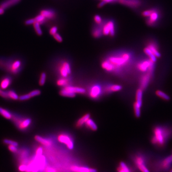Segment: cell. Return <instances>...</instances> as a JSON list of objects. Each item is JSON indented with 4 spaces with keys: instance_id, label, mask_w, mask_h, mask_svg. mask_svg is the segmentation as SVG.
I'll return each instance as SVG.
<instances>
[{
    "instance_id": "obj_1",
    "label": "cell",
    "mask_w": 172,
    "mask_h": 172,
    "mask_svg": "<svg viewBox=\"0 0 172 172\" xmlns=\"http://www.w3.org/2000/svg\"><path fill=\"white\" fill-rule=\"evenodd\" d=\"M133 56L132 53L128 51H123L118 55H114L108 58V61L110 62L116 68L124 66L132 60Z\"/></svg>"
},
{
    "instance_id": "obj_2",
    "label": "cell",
    "mask_w": 172,
    "mask_h": 172,
    "mask_svg": "<svg viewBox=\"0 0 172 172\" xmlns=\"http://www.w3.org/2000/svg\"><path fill=\"white\" fill-rule=\"evenodd\" d=\"M6 61L5 63V65L2 67L5 66V68L8 71L13 74H16L19 72L22 67V62L20 60H10L7 61L8 62Z\"/></svg>"
},
{
    "instance_id": "obj_3",
    "label": "cell",
    "mask_w": 172,
    "mask_h": 172,
    "mask_svg": "<svg viewBox=\"0 0 172 172\" xmlns=\"http://www.w3.org/2000/svg\"><path fill=\"white\" fill-rule=\"evenodd\" d=\"M155 136L152 139V142L153 143H158L163 145L165 143V135L163 129L161 127H156L154 131Z\"/></svg>"
},
{
    "instance_id": "obj_4",
    "label": "cell",
    "mask_w": 172,
    "mask_h": 172,
    "mask_svg": "<svg viewBox=\"0 0 172 172\" xmlns=\"http://www.w3.org/2000/svg\"><path fill=\"white\" fill-rule=\"evenodd\" d=\"M160 19L161 12L159 10L154 8L153 12H152L149 16L147 17L146 23L149 26H155Z\"/></svg>"
},
{
    "instance_id": "obj_5",
    "label": "cell",
    "mask_w": 172,
    "mask_h": 172,
    "mask_svg": "<svg viewBox=\"0 0 172 172\" xmlns=\"http://www.w3.org/2000/svg\"><path fill=\"white\" fill-rule=\"evenodd\" d=\"M12 118L15 125L21 130H26L30 126L32 122L30 118L22 119L18 117H12Z\"/></svg>"
},
{
    "instance_id": "obj_6",
    "label": "cell",
    "mask_w": 172,
    "mask_h": 172,
    "mask_svg": "<svg viewBox=\"0 0 172 172\" xmlns=\"http://www.w3.org/2000/svg\"><path fill=\"white\" fill-rule=\"evenodd\" d=\"M103 35H108L114 36L115 34V28L114 23L112 21H108L106 23L103 25L102 28Z\"/></svg>"
},
{
    "instance_id": "obj_7",
    "label": "cell",
    "mask_w": 172,
    "mask_h": 172,
    "mask_svg": "<svg viewBox=\"0 0 172 172\" xmlns=\"http://www.w3.org/2000/svg\"><path fill=\"white\" fill-rule=\"evenodd\" d=\"M58 140L60 143L66 145L68 148L70 150H72L74 148V142L71 138L68 135H58Z\"/></svg>"
},
{
    "instance_id": "obj_8",
    "label": "cell",
    "mask_w": 172,
    "mask_h": 172,
    "mask_svg": "<svg viewBox=\"0 0 172 172\" xmlns=\"http://www.w3.org/2000/svg\"><path fill=\"white\" fill-rule=\"evenodd\" d=\"M71 72V67L68 62H64L60 67V73L63 78H67Z\"/></svg>"
},
{
    "instance_id": "obj_9",
    "label": "cell",
    "mask_w": 172,
    "mask_h": 172,
    "mask_svg": "<svg viewBox=\"0 0 172 172\" xmlns=\"http://www.w3.org/2000/svg\"><path fill=\"white\" fill-rule=\"evenodd\" d=\"M119 2L122 5L133 8L139 7L142 5L141 0H119Z\"/></svg>"
},
{
    "instance_id": "obj_10",
    "label": "cell",
    "mask_w": 172,
    "mask_h": 172,
    "mask_svg": "<svg viewBox=\"0 0 172 172\" xmlns=\"http://www.w3.org/2000/svg\"><path fill=\"white\" fill-rule=\"evenodd\" d=\"M152 62L153 61H152L150 59L142 60V61L138 64V68L142 72L148 71V69Z\"/></svg>"
},
{
    "instance_id": "obj_11",
    "label": "cell",
    "mask_w": 172,
    "mask_h": 172,
    "mask_svg": "<svg viewBox=\"0 0 172 172\" xmlns=\"http://www.w3.org/2000/svg\"><path fill=\"white\" fill-rule=\"evenodd\" d=\"M152 52L154 54V55L157 57V58H160L161 56V53L159 51V48L156 42L154 41H150L148 43L147 46Z\"/></svg>"
},
{
    "instance_id": "obj_12",
    "label": "cell",
    "mask_w": 172,
    "mask_h": 172,
    "mask_svg": "<svg viewBox=\"0 0 172 172\" xmlns=\"http://www.w3.org/2000/svg\"><path fill=\"white\" fill-rule=\"evenodd\" d=\"M135 163L140 170L143 172H149L145 165V160L142 156H137L136 158Z\"/></svg>"
},
{
    "instance_id": "obj_13",
    "label": "cell",
    "mask_w": 172,
    "mask_h": 172,
    "mask_svg": "<svg viewBox=\"0 0 172 172\" xmlns=\"http://www.w3.org/2000/svg\"><path fill=\"white\" fill-rule=\"evenodd\" d=\"M101 93V87L99 85H94L91 87L89 94L91 98H96L100 96Z\"/></svg>"
},
{
    "instance_id": "obj_14",
    "label": "cell",
    "mask_w": 172,
    "mask_h": 172,
    "mask_svg": "<svg viewBox=\"0 0 172 172\" xmlns=\"http://www.w3.org/2000/svg\"><path fill=\"white\" fill-rule=\"evenodd\" d=\"M21 1V0H5L1 3L0 7L5 10L19 3Z\"/></svg>"
},
{
    "instance_id": "obj_15",
    "label": "cell",
    "mask_w": 172,
    "mask_h": 172,
    "mask_svg": "<svg viewBox=\"0 0 172 172\" xmlns=\"http://www.w3.org/2000/svg\"><path fill=\"white\" fill-rule=\"evenodd\" d=\"M151 76L152 75L150 73L147 72L142 77L141 81V88L142 90H145V88H146L149 84Z\"/></svg>"
},
{
    "instance_id": "obj_16",
    "label": "cell",
    "mask_w": 172,
    "mask_h": 172,
    "mask_svg": "<svg viewBox=\"0 0 172 172\" xmlns=\"http://www.w3.org/2000/svg\"><path fill=\"white\" fill-rule=\"evenodd\" d=\"M70 169L73 172H95L97 171L95 169L83 166H72L70 168Z\"/></svg>"
},
{
    "instance_id": "obj_17",
    "label": "cell",
    "mask_w": 172,
    "mask_h": 172,
    "mask_svg": "<svg viewBox=\"0 0 172 172\" xmlns=\"http://www.w3.org/2000/svg\"><path fill=\"white\" fill-rule=\"evenodd\" d=\"M65 88L74 94H84L86 92V90L81 87L67 86Z\"/></svg>"
},
{
    "instance_id": "obj_18",
    "label": "cell",
    "mask_w": 172,
    "mask_h": 172,
    "mask_svg": "<svg viewBox=\"0 0 172 172\" xmlns=\"http://www.w3.org/2000/svg\"><path fill=\"white\" fill-rule=\"evenodd\" d=\"M35 139L37 142L41 143V145H43L44 146L49 147L52 145V141L49 139H46V138H45L41 137L39 135H36L35 136Z\"/></svg>"
},
{
    "instance_id": "obj_19",
    "label": "cell",
    "mask_w": 172,
    "mask_h": 172,
    "mask_svg": "<svg viewBox=\"0 0 172 172\" xmlns=\"http://www.w3.org/2000/svg\"><path fill=\"white\" fill-rule=\"evenodd\" d=\"M101 67L104 70L108 72H111L116 70V68L110 62L107 60L103 61Z\"/></svg>"
},
{
    "instance_id": "obj_20",
    "label": "cell",
    "mask_w": 172,
    "mask_h": 172,
    "mask_svg": "<svg viewBox=\"0 0 172 172\" xmlns=\"http://www.w3.org/2000/svg\"><path fill=\"white\" fill-rule=\"evenodd\" d=\"M40 14L43 15L46 19H53L56 16L55 12L49 9L43 10L41 11Z\"/></svg>"
},
{
    "instance_id": "obj_21",
    "label": "cell",
    "mask_w": 172,
    "mask_h": 172,
    "mask_svg": "<svg viewBox=\"0 0 172 172\" xmlns=\"http://www.w3.org/2000/svg\"><path fill=\"white\" fill-rule=\"evenodd\" d=\"M90 118V114L88 113L86 114L83 115L82 117L80 118L77 122L76 123V126L77 127H81L86 122L88 119Z\"/></svg>"
},
{
    "instance_id": "obj_22",
    "label": "cell",
    "mask_w": 172,
    "mask_h": 172,
    "mask_svg": "<svg viewBox=\"0 0 172 172\" xmlns=\"http://www.w3.org/2000/svg\"><path fill=\"white\" fill-rule=\"evenodd\" d=\"M11 82L12 79L11 78L8 77H5L1 82V88L3 90L6 89L9 87Z\"/></svg>"
},
{
    "instance_id": "obj_23",
    "label": "cell",
    "mask_w": 172,
    "mask_h": 172,
    "mask_svg": "<svg viewBox=\"0 0 172 172\" xmlns=\"http://www.w3.org/2000/svg\"><path fill=\"white\" fill-rule=\"evenodd\" d=\"M144 52L146 54V55L149 57V59H150L152 61H153V62H156L157 57L154 55V54L152 52V51L148 47L145 48L144 49Z\"/></svg>"
},
{
    "instance_id": "obj_24",
    "label": "cell",
    "mask_w": 172,
    "mask_h": 172,
    "mask_svg": "<svg viewBox=\"0 0 172 172\" xmlns=\"http://www.w3.org/2000/svg\"><path fill=\"white\" fill-rule=\"evenodd\" d=\"M142 99H143V90L140 88L137 91L136 95V103L139 106L142 105Z\"/></svg>"
},
{
    "instance_id": "obj_25",
    "label": "cell",
    "mask_w": 172,
    "mask_h": 172,
    "mask_svg": "<svg viewBox=\"0 0 172 172\" xmlns=\"http://www.w3.org/2000/svg\"><path fill=\"white\" fill-rule=\"evenodd\" d=\"M85 124L87 126V127H88L89 129H90L91 130L95 131L98 129L97 124L95 123V122L93 120L90 119V118L88 120H87L85 123Z\"/></svg>"
},
{
    "instance_id": "obj_26",
    "label": "cell",
    "mask_w": 172,
    "mask_h": 172,
    "mask_svg": "<svg viewBox=\"0 0 172 172\" xmlns=\"http://www.w3.org/2000/svg\"><path fill=\"white\" fill-rule=\"evenodd\" d=\"M60 94L63 97H68V98H74L75 97L76 94L71 92L70 91L67 90L64 88L60 91Z\"/></svg>"
},
{
    "instance_id": "obj_27",
    "label": "cell",
    "mask_w": 172,
    "mask_h": 172,
    "mask_svg": "<svg viewBox=\"0 0 172 172\" xmlns=\"http://www.w3.org/2000/svg\"><path fill=\"white\" fill-rule=\"evenodd\" d=\"M172 163V155L166 157L163 160L162 163V166L163 168L167 169L170 166L171 164Z\"/></svg>"
},
{
    "instance_id": "obj_28",
    "label": "cell",
    "mask_w": 172,
    "mask_h": 172,
    "mask_svg": "<svg viewBox=\"0 0 172 172\" xmlns=\"http://www.w3.org/2000/svg\"><path fill=\"white\" fill-rule=\"evenodd\" d=\"M0 114H1L5 118L8 120L12 119L13 117L12 114H11L10 112L4 108H2V107H0Z\"/></svg>"
},
{
    "instance_id": "obj_29",
    "label": "cell",
    "mask_w": 172,
    "mask_h": 172,
    "mask_svg": "<svg viewBox=\"0 0 172 172\" xmlns=\"http://www.w3.org/2000/svg\"><path fill=\"white\" fill-rule=\"evenodd\" d=\"M118 171L120 172H130V169L126 163L122 162L120 163L119 167L118 168Z\"/></svg>"
},
{
    "instance_id": "obj_30",
    "label": "cell",
    "mask_w": 172,
    "mask_h": 172,
    "mask_svg": "<svg viewBox=\"0 0 172 172\" xmlns=\"http://www.w3.org/2000/svg\"><path fill=\"white\" fill-rule=\"evenodd\" d=\"M93 36L95 38H99L103 35L102 29L101 28L96 27L93 30L92 32Z\"/></svg>"
},
{
    "instance_id": "obj_31",
    "label": "cell",
    "mask_w": 172,
    "mask_h": 172,
    "mask_svg": "<svg viewBox=\"0 0 172 172\" xmlns=\"http://www.w3.org/2000/svg\"><path fill=\"white\" fill-rule=\"evenodd\" d=\"M122 89V87L121 86L119 85H114L108 87L107 88V91L108 92H116L120 91Z\"/></svg>"
},
{
    "instance_id": "obj_32",
    "label": "cell",
    "mask_w": 172,
    "mask_h": 172,
    "mask_svg": "<svg viewBox=\"0 0 172 172\" xmlns=\"http://www.w3.org/2000/svg\"><path fill=\"white\" fill-rule=\"evenodd\" d=\"M69 81L67 78H60L57 81V85L60 86V87H66L68 85Z\"/></svg>"
},
{
    "instance_id": "obj_33",
    "label": "cell",
    "mask_w": 172,
    "mask_h": 172,
    "mask_svg": "<svg viewBox=\"0 0 172 172\" xmlns=\"http://www.w3.org/2000/svg\"><path fill=\"white\" fill-rule=\"evenodd\" d=\"M40 25V24L37 22H35V23L33 24V26L35 31L38 35H42L43 34V32H42V29L41 28Z\"/></svg>"
},
{
    "instance_id": "obj_34",
    "label": "cell",
    "mask_w": 172,
    "mask_h": 172,
    "mask_svg": "<svg viewBox=\"0 0 172 172\" xmlns=\"http://www.w3.org/2000/svg\"><path fill=\"white\" fill-rule=\"evenodd\" d=\"M156 94L158 97H160L163 100H170V97L166 93L163 92V91L161 90H157L156 91Z\"/></svg>"
},
{
    "instance_id": "obj_35",
    "label": "cell",
    "mask_w": 172,
    "mask_h": 172,
    "mask_svg": "<svg viewBox=\"0 0 172 172\" xmlns=\"http://www.w3.org/2000/svg\"><path fill=\"white\" fill-rule=\"evenodd\" d=\"M34 18H35V22H37L40 25H42V23H43L46 19L43 15H41L40 13V15H38Z\"/></svg>"
},
{
    "instance_id": "obj_36",
    "label": "cell",
    "mask_w": 172,
    "mask_h": 172,
    "mask_svg": "<svg viewBox=\"0 0 172 172\" xmlns=\"http://www.w3.org/2000/svg\"><path fill=\"white\" fill-rule=\"evenodd\" d=\"M8 92L9 98H12L14 100H19V96L15 91H13V90H9L8 91Z\"/></svg>"
},
{
    "instance_id": "obj_37",
    "label": "cell",
    "mask_w": 172,
    "mask_h": 172,
    "mask_svg": "<svg viewBox=\"0 0 172 172\" xmlns=\"http://www.w3.org/2000/svg\"><path fill=\"white\" fill-rule=\"evenodd\" d=\"M134 110L136 117H139L141 116V107L135 102L134 104Z\"/></svg>"
},
{
    "instance_id": "obj_38",
    "label": "cell",
    "mask_w": 172,
    "mask_h": 172,
    "mask_svg": "<svg viewBox=\"0 0 172 172\" xmlns=\"http://www.w3.org/2000/svg\"><path fill=\"white\" fill-rule=\"evenodd\" d=\"M46 75L45 72L41 73L39 80V84L40 86H43L46 81Z\"/></svg>"
},
{
    "instance_id": "obj_39",
    "label": "cell",
    "mask_w": 172,
    "mask_h": 172,
    "mask_svg": "<svg viewBox=\"0 0 172 172\" xmlns=\"http://www.w3.org/2000/svg\"><path fill=\"white\" fill-rule=\"evenodd\" d=\"M3 143L8 145H13L15 146H17L18 145L17 142L9 139H5L3 140Z\"/></svg>"
},
{
    "instance_id": "obj_40",
    "label": "cell",
    "mask_w": 172,
    "mask_h": 172,
    "mask_svg": "<svg viewBox=\"0 0 172 172\" xmlns=\"http://www.w3.org/2000/svg\"><path fill=\"white\" fill-rule=\"evenodd\" d=\"M153 9H154V8H152V9H148V10L143 11L142 13L143 16H144L145 17H148L151 14L152 12H153Z\"/></svg>"
},
{
    "instance_id": "obj_41",
    "label": "cell",
    "mask_w": 172,
    "mask_h": 172,
    "mask_svg": "<svg viewBox=\"0 0 172 172\" xmlns=\"http://www.w3.org/2000/svg\"><path fill=\"white\" fill-rule=\"evenodd\" d=\"M29 95H30L31 98L33 97H35L37 96H39V95H40L41 91L39 90H33V91H31L29 93Z\"/></svg>"
},
{
    "instance_id": "obj_42",
    "label": "cell",
    "mask_w": 172,
    "mask_h": 172,
    "mask_svg": "<svg viewBox=\"0 0 172 172\" xmlns=\"http://www.w3.org/2000/svg\"><path fill=\"white\" fill-rule=\"evenodd\" d=\"M32 98L30 95H29V93L27 94H25L23 95H21L19 97V100L21 101L23 100H29L30 98Z\"/></svg>"
},
{
    "instance_id": "obj_43",
    "label": "cell",
    "mask_w": 172,
    "mask_h": 172,
    "mask_svg": "<svg viewBox=\"0 0 172 172\" xmlns=\"http://www.w3.org/2000/svg\"><path fill=\"white\" fill-rule=\"evenodd\" d=\"M54 39L58 42L61 43L63 41V38L62 36L58 33H56L53 35Z\"/></svg>"
},
{
    "instance_id": "obj_44",
    "label": "cell",
    "mask_w": 172,
    "mask_h": 172,
    "mask_svg": "<svg viewBox=\"0 0 172 172\" xmlns=\"http://www.w3.org/2000/svg\"><path fill=\"white\" fill-rule=\"evenodd\" d=\"M94 20L95 21V22L98 24H101L102 22V19L101 18V17L98 15H96L94 16Z\"/></svg>"
},
{
    "instance_id": "obj_45",
    "label": "cell",
    "mask_w": 172,
    "mask_h": 172,
    "mask_svg": "<svg viewBox=\"0 0 172 172\" xmlns=\"http://www.w3.org/2000/svg\"><path fill=\"white\" fill-rule=\"evenodd\" d=\"M43 152V149L41 147H39L37 148V149H36L35 151V156H40L42 155Z\"/></svg>"
},
{
    "instance_id": "obj_46",
    "label": "cell",
    "mask_w": 172,
    "mask_h": 172,
    "mask_svg": "<svg viewBox=\"0 0 172 172\" xmlns=\"http://www.w3.org/2000/svg\"><path fill=\"white\" fill-rule=\"evenodd\" d=\"M16 147L17 146H14L13 145H9L8 149H9V150L11 152L14 153H16L18 152L17 148Z\"/></svg>"
},
{
    "instance_id": "obj_47",
    "label": "cell",
    "mask_w": 172,
    "mask_h": 172,
    "mask_svg": "<svg viewBox=\"0 0 172 172\" xmlns=\"http://www.w3.org/2000/svg\"><path fill=\"white\" fill-rule=\"evenodd\" d=\"M58 28L56 27V26H53L52 27L49 31V33L51 35H52L53 36L54 35L57 33V31H58Z\"/></svg>"
},
{
    "instance_id": "obj_48",
    "label": "cell",
    "mask_w": 172,
    "mask_h": 172,
    "mask_svg": "<svg viewBox=\"0 0 172 172\" xmlns=\"http://www.w3.org/2000/svg\"><path fill=\"white\" fill-rule=\"evenodd\" d=\"M0 96H1L3 98H9L8 91H2L1 90H0Z\"/></svg>"
},
{
    "instance_id": "obj_49",
    "label": "cell",
    "mask_w": 172,
    "mask_h": 172,
    "mask_svg": "<svg viewBox=\"0 0 172 172\" xmlns=\"http://www.w3.org/2000/svg\"><path fill=\"white\" fill-rule=\"evenodd\" d=\"M18 169L20 171H26L27 169V165L25 164H21Z\"/></svg>"
},
{
    "instance_id": "obj_50",
    "label": "cell",
    "mask_w": 172,
    "mask_h": 172,
    "mask_svg": "<svg viewBox=\"0 0 172 172\" xmlns=\"http://www.w3.org/2000/svg\"><path fill=\"white\" fill-rule=\"evenodd\" d=\"M35 18H31V19H28L27 20L25 21V24L26 25H33V23H35Z\"/></svg>"
},
{
    "instance_id": "obj_51",
    "label": "cell",
    "mask_w": 172,
    "mask_h": 172,
    "mask_svg": "<svg viewBox=\"0 0 172 172\" xmlns=\"http://www.w3.org/2000/svg\"><path fill=\"white\" fill-rule=\"evenodd\" d=\"M46 172H55L56 171V170L55 169H54L52 167H46Z\"/></svg>"
},
{
    "instance_id": "obj_52",
    "label": "cell",
    "mask_w": 172,
    "mask_h": 172,
    "mask_svg": "<svg viewBox=\"0 0 172 172\" xmlns=\"http://www.w3.org/2000/svg\"><path fill=\"white\" fill-rule=\"evenodd\" d=\"M106 3H113V2H119V0H103Z\"/></svg>"
},
{
    "instance_id": "obj_53",
    "label": "cell",
    "mask_w": 172,
    "mask_h": 172,
    "mask_svg": "<svg viewBox=\"0 0 172 172\" xmlns=\"http://www.w3.org/2000/svg\"><path fill=\"white\" fill-rule=\"evenodd\" d=\"M106 4L105 2H104V1H101V2L98 4V7H102L103 6L105 5Z\"/></svg>"
},
{
    "instance_id": "obj_54",
    "label": "cell",
    "mask_w": 172,
    "mask_h": 172,
    "mask_svg": "<svg viewBox=\"0 0 172 172\" xmlns=\"http://www.w3.org/2000/svg\"><path fill=\"white\" fill-rule=\"evenodd\" d=\"M5 9H3V8L0 7V15H3L5 13Z\"/></svg>"
},
{
    "instance_id": "obj_55",
    "label": "cell",
    "mask_w": 172,
    "mask_h": 172,
    "mask_svg": "<svg viewBox=\"0 0 172 172\" xmlns=\"http://www.w3.org/2000/svg\"><path fill=\"white\" fill-rule=\"evenodd\" d=\"M171 172H172V170H171Z\"/></svg>"
},
{
    "instance_id": "obj_56",
    "label": "cell",
    "mask_w": 172,
    "mask_h": 172,
    "mask_svg": "<svg viewBox=\"0 0 172 172\" xmlns=\"http://www.w3.org/2000/svg\"><path fill=\"white\" fill-rule=\"evenodd\" d=\"M100 1H103V0H100Z\"/></svg>"
},
{
    "instance_id": "obj_57",
    "label": "cell",
    "mask_w": 172,
    "mask_h": 172,
    "mask_svg": "<svg viewBox=\"0 0 172 172\" xmlns=\"http://www.w3.org/2000/svg\"><path fill=\"white\" fill-rule=\"evenodd\" d=\"M0 90H1V89H0Z\"/></svg>"
}]
</instances>
